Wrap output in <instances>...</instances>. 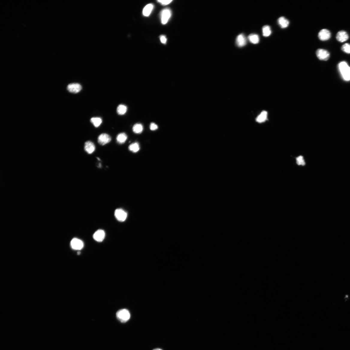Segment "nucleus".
Listing matches in <instances>:
<instances>
[{"label": "nucleus", "instance_id": "f257e3e1", "mask_svg": "<svg viewBox=\"0 0 350 350\" xmlns=\"http://www.w3.org/2000/svg\"><path fill=\"white\" fill-rule=\"evenodd\" d=\"M338 68L340 74L345 81L350 80V67L345 61L340 62L338 64Z\"/></svg>", "mask_w": 350, "mask_h": 350}, {"label": "nucleus", "instance_id": "f03ea898", "mask_svg": "<svg viewBox=\"0 0 350 350\" xmlns=\"http://www.w3.org/2000/svg\"><path fill=\"white\" fill-rule=\"evenodd\" d=\"M117 319L122 323H125L130 319V315L128 310L122 309L119 310L116 313Z\"/></svg>", "mask_w": 350, "mask_h": 350}, {"label": "nucleus", "instance_id": "7ed1b4c3", "mask_svg": "<svg viewBox=\"0 0 350 350\" xmlns=\"http://www.w3.org/2000/svg\"><path fill=\"white\" fill-rule=\"evenodd\" d=\"M317 57L320 60L327 61L330 57V53L327 50L323 49H319L317 50L316 52Z\"/></svg>", "mask_w": 350, "mask_h": 350}, {"label": "nucleus", "instance_id": "20e7f679", "mask_svg": "<svg viewBox=\"0 0 350 350\" xmlns=\"http://www.w3.org/2000/svg\"><path fill=\"white\" fill-rule=\"evenodd\" d=\"M161 16L162 23L163 25H165L171 16V12L169 9H165L162 11Z\"/></svg>", "mask_w": 350, "mask_h": 350}, {"label": "nucleus", "instance_id": "39448f33", "mask_svg": "<svg viewBox=\"0 0 350 350\" xmlns=\"http://www.w3.org/2000/svg\"><path fill=\"white\" fill-rule=\"evenodd\" d=\"M111 141V138L109 135L106 133L101 134L98 137V141L99 144L105 145L108 144Z\"/></svg>", "mask_w": 350, "mask_h": 350}, {"label": "nucleus", "instance_id": "423d86ee", "mask_svg": "<svg viewBox=\"0 0 350 350\" xmlns=\"http://www.w3.org/2000/svg\"><path fill=\"white\" fill-rule=\"evenodd\" d=\"M114 215L117 219L121 222L125 221L127 217V213L122 209H117L115 210Z\"/></svg>", "mask_w": 350, "mask_h": 350}, {"label": "nucleus", "instance_id": "0eeeda50", "mask_svg": "<svg viewBox=\"0 0 350 350\" xmlns=\"http://www.w3.org/2000/svg\"><path fill=\"white\" fill-rule=\"evenodd\" d=\"M318 37L320 40L325 41L331 38V32L328 29H323L320 31Z\"/></svg>", "mask_w": 350, "mask_h": 350}, {"label": "nucleus", "instance_id": "6e6552de", "mask_svg": "<svg viewBox=\"0 0 350 350\" xmlns=\"http://www.w3.org/2000/svg\"><path fill=\"white\" fill-rule=\"evenodd\" d=\"M71 246L73 249L81 250L84 246V244L81 240L77 238H74L71 242Z\"/></svg>", "mask_w": 350, "mask_h": 350}, {"label": "nucleus", "instance_id": "1a4fd4ad", "mask_svg": "<svg viewBox=\"0 0 350 350\" xmlns=\"http://www.w3.org/2000/svg\"><path fill=\"white\" fill-rule=\"evenodd\" d=\"M82 89V86L78 83H73L69 84L67 87V90L70 92L76 93L80 91Z\"/></svg>", "mask_w": 350, "mask_h": 350}, {"label": "nucleus", "instance_id": "9d476101", "mask_svg": "<svg viewBox=\"0 0 350 350\" xmlns=\"http://www.w3.org/2000/svg\"><path fill=\"white\" fill-rule=\"evenodd\" d=\"M336 37L338 41L343 42L348 40L349 38V36L347 32L344 31H341L338 32Z\"/></svg>", "mask_w": 350, "mask_h": 350}, {"label": "nucleus", "instance_id": "9b49d317", "mask_svg": "<svg viewBox=\"0 0 350 350\" xmlns=\"http://www.w3.org/2000/svg\"><path fill=\"white\" fill-rule=\"evenodd\" d=\"M105 233L103 230H99L95 233L93 235L94 239L97 242H101L104 240Z\"/></svg>", "mask_w": 350, "mask_h": 350}, {"label": "nucleus", "instance_id": "f8f14e48", "mask_svg": "<svg viewBox=\"0 0 350 350\" xmlns=\"http://www.w3.org/2000/svg\"><path fill=\"white\" fill-rule=\"evenodd\" d=\"M85 150L88 153L92 154L95 150V145L93 142L87 141L85 144Z\"/></svg>", "mask_w": 350, "mask_h": 350}, {"label": "nucleus", "instance_id": "ddd939ff", "mask_svg": "<svg viewBox=\"0 0 350 350\" xmlns=\"http://www.w3.org/2000/svg\"><path fill=\"white\" fill-rule=\"evenodd\" d=\"M236 43L239 47H243L246 45V39L244 34H241L238 36L236 39Z\"/></svg>", "mask_w": 350, "mask_h": 350}, {"label": "nucleus", "instance_id": "4468645a", "mask_svg": "<svg viewBox=\"0 0 350 350\" xmlns=\"http://www.w3.org/2000/svg\"><path fill=\"white\" fill-rule=\"evenodd\" d=\"M277 22L281 28L284 29L288 27L289 22L288 20L284 17H281L278 19Z\"/></svg>", "mask_w": 350, "mask_h": 350}, {"label": "nucleus", "instance_id": "2eb2a0df", "mask_svg": "<svg viewBox=\"0 0 350 350\" xmlns=\"http://www.w3.org/2000/svg\"><path fill=\"white\" fill-rule=\"evenodd\" d=\"M153 5L152 4H149L147 5L143 10V14L145 16L148 17L153 10Z\"/></svg>", "mask_w": 350, "mask_h": 350}, {"label": "nucleus", "instance_id": "dca6fc26", "mask_svg": "<svg viewBox=\"0 0 350 350\" xmlns=\"http://www.w3.org/2000/svg\"><path fill=\"white\" fill-rule=\"evenodd\" d=\"M268 117V112L264 111L260 114L256 118V121L259 123H262L265 122L267 120Z\"/></svg>", "mask_w": 350, "mask_h": 350}, {"label": "nucleus", "instance_id": "f3484780", "mask_svg": "<svg viewBox=\"0 0 350 350\" xmlns=\"http://www.w3.org/2000/svg\"><path fill=\"white\" fill-rule=\"evenodd\" d=\"M128 137L124 133L119 134L117 137V141L119 144H124L127 140Z\"/></svg>", "mask_w": 350, "mask_h": 350}, {"label": "nucleus", "instance_id": "a211bd4d", "mask_svg": "<svg viewBox=\"0 0 350 350\" xmlns=\"http://www.w3.org/2000/svg\"><path fill=\"white\" fill-rule=\"evenodd\" d=\"M250 41L254 44L259 43L260 40L259 36L256 34H250L248 37Z\"/></svg>", "mask_w": 350, "mask_h": 350}, {"label": "nucleus", "instance_id": "6ab92c4d", "mask_svg": "<svg viewBox=\"0 0 350 350\" xmlns=\"http://www.w3.org/2000/svg\"><path fill=\"white\" fill-rule=\"evenodd\" d=\"M262 33L264 37H269L272 33L271 28L268 25L264 26L262 28Z\"/></svg>", "mask_w": 350, "mask_h": 350}, {"label": "nucleus", "instance_id": "aec40b11", "mask_svg": "<svg viewBox=\"0 0 350 350\" xmlns=\"http://www.w3.org/2000/svg\"><path fill=\"white\" fill-rule=\"evenodd\" d=\"M129 149L131 152L133 153H136L140 150V147L138 143L135 142L129 146Z\"/></svg>", "mask_w": 350, "mask_h": 350}, {"label": "nucleus", "instance_id": "412c9836", "mask_svg": "<svg viewBox=\"0 0 350 350\" xmlns=\"http://www.w3.org/2000/svg\"><path fill=\"white\" fill-rule=\"evenodd\" d=\"M127 107L124 105H120L118 106L117 109V112L119 115H124L126 112Z\"/></svg>", "mask_w": 350, "mask_h": 350}, {"label": "nucleus", "instance_id": "4be33fe9", "mask_svg": "<svg viewBox=\"0 0 350 350\" xmlns=\"http://www.w3.org/2000/svg\"><path fill=\"white\" fill-rule=\"evenodd\" d=\"M90 122L95 127L97 128L101 124L102 120L100 117H93L91 119Z\"/></svg>", "mask_w": 350, "mask_h": 350}, {"label": "nucleus", "instance_id": "5701e85b", "mask_svg": "<svg viewBox=\"0 0 350 350\" xmlns=\"http://www.w3.org/2000/svg\"><path fill=\"white\" fill-rule=\"evenodd\" d=\"M143 129V126L141 124H136L133 126V131L135 133L140 134L142 132Z\"/></svg>", "mask_w": 350, "mask_h": 350}, {"label": "nucleus", "instance_id": "b1692460", "mask_svg": "<svg viewBox=\"0 0 350 350\" xmlns=\"http://www.w3.org/2000/svg\"><path fill=\"white\" fill-rule=\"evenodd\" d=\"M342 51L347 54H350V44L346 43L341 47Z\"/></svg>", "mask_w": 350, "mask_h": 350}, {"label": "nucleus", "instance_id": "393cba45", "mask_svg": "<svg viewBox=\"0 0 350 350\" xmlns=\"http://www.w3.org/2000/svg\"><path fill=\"white\" fill-rule=\"evenodd\" d=\"M296 160L298 165L304 166L305 165V162L303 156H300L297 157L296 158Z\"/></svg>", "mask_w": 350, "mask_h": 350}, {"label": "nucleus", "instance_id": "a878e982", "mask_svg": "<svg viewBox=\"0 0 350 350\" xmlns=\"http://www.w3.org/2000/svg\"><path fill=\"white\" fill-rule=\"evenodd\" d=\"M173 1L172 0L171 1H158V2L160 3L162 5H166L169 4L170 3Z\"/></svg>", "mask_w": 350, "mask_h": 350}, {"label": "nucleus", "instance_id": "bb28decb", "mask_svg": "<svg viewBox=\"0 0 350 350\" xmlns=\"http://www.w3.org/2000/svg\"><path fill=\"white\" fill-rule=\"evenodd\" d=\"M150 129L151 130L154 131L158 129V126L155 123H151L150 126Z\"/></svg>", "mask_w": 350, "mask_h": 350}, {"label": "nucleus", "instance_id": "cd10ccee", "mask_svg": "<svg viewBox=\"0 0 350 350\" xmlns=\"http://www.w3.org/2000/svg\"><path fill=\"white\" fill-rule=\"evenodd\" d=\"M160 39L161 43L163 44H165L167 42V38L164 35H161L160 37Z\"/></svg>", "mask_w": 350, "mask_h": 350}, {"label": "nucleus", "instance_id": "c85d7f7f", "mask_svg": "<svg viewBox=\"0 0 350 350\" xmlns=\"http://www.w3.org/2000/svg\"><path fill=\"white\" fill-rule=\"evenodd\" d=\"M153 350H162L161 349H154Z\"/></svg>", "mask_w": 350, "mask_h": 350}, {"label": "nucleus", "instance_id": "c756f323", "mask_svg": "<svg viewBox=\"0 0 350 350\" xmlns=\"http://www.w3.org/2000/svg\"><path fill=\"white\" fill-rule=\"evenodd\" d=\"M97 159H98V160H99V161H100V159H99V158H97Z\"/></svg>", "mask_w": 350, "mask_h": 350}]
</instances>
